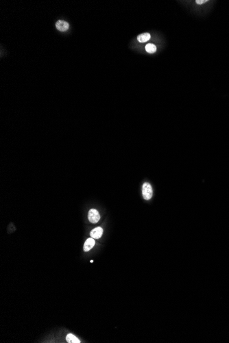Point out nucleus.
Returning <instances> with one entry per match:
<instances>
[{
  "label": "nucleus",
  "mask_w": 229,
  "mask_h": 343,
  "mask_svg": "<svg viewBox=\"0 0 229 343\" xmlns=\"http://www.w3.org/2000/svg\"><path fill=\"white\" fill-rule=\"evenodd\" d=\"M142 194H143V197H144V199H146V200H149V199H150L152 197V195H153L152 187V186L150 185V183L146 182L143 184Z\"/></svg>",
  "instance_id": "f257e3e1"
},
{
  "label": "nucleus",
  "mask_w": 229,
  "mask_h": 343,
  "mask_svg": "<svg viewBox=\"0 0 229 343\" xmlns=\"http://www.w3.org/2000/svg\"><path fill=\"white\" fill-rule=\"evenodd\" d=\"M88 219L89 221L92 223H97L100 219V214L96 209H91L89 210L88 214Z\"/></svg>",
  "instance_id": "f03ea898"
},
{
  "label": "nucleus",
  "mask_w": 229,
  "mask_h": 343,
  "mask_svg": "<svg viewBox=\"0 0 229 343\" xmlns=\"http://www.w3.org/2000/svg\"><path fill=\"white\" fill-rule=\"evenodd\" d=\"M56 27L57 30L60 32H65L69 29V25L67 21L63 20H58L56 23Z\"/></svg>",
  "instance_id": "7ed1b4c3"
},
{
  "label": "nucleus",
  "mask_w": 229,
  "mask_h": 343,
  "mask_svg": "<svg viewBox=\"0 0 229 343\" xmlns=\"http://www.w3.org/2000/svg\"><path fill=\"white\" fill-rule=\"evenodd\" d=\"M103 234V229L100 227H98L95 229H93L91 231V238H95V239H99L101 238V236Z\"/></svg>",
  "instance_id": "20e7f679"
},
{
  "label": "nucleus",
  "mask_w": 229,
  "mask_h": 343,
  "mask_svg": "<svg viewBox=\"0 0 229 343\" xmlns=\"http://www.w3.org/2000/svg\"><path fill=\"white\" fill-rule=\"evenodd\" d=\"M94 245H95L94 238H88V239L86 240L85 242V245H84V251H86V252H87V251H90L91 249L94 247Z\"/></svg>",
  "instance_id": "39448f33"
},
{
  "label": "nucleus",
  "mask_w": 229,
  "mask_h": 343,
  "mask_svg": "<svg viewBox=\"0 0 229 343\" xmlns=\"http://www.w3.org/2000/svg\"><path fill=\"white\" fill-rule=\"evenodd\" d=\"M66 340L69 343H80L81 342L79 339L76 336H75L72 334H69L66 337Z\"/></svg>",
  "instance_id": "423d86ee"
},
{
  "label": "nucleus",
  "mask_w": 229,
  "mask_h": 343,
  "mask_svg": "<svg viewBox=\"0 0 229 343\" xmlns=\"http://www.w3.org/2000/svg\"><path fill=\"white\" fill-rule=\"evenodd\" d=\"M150 39V35L149 33H144L139 35L137 37V40L140 43H145L149 41Z\"/></svg>",
  "instance_id": "0eeeda50"
},
{
  "label": "nucleus",
  "mask_w": 229,
  "mask_h": 343,
  "mask_svg": "<svg viewBox=\"0 0 229 343\" xmlns=\"http://www.w3.org/2000/svg\"><path fill=\"white\" fill-rule=\"evenodd\" d=\"M146 50L148 53H154L157 51V47L152 43H148L147 45H146Z\"/></svg>",
  "instance_id": "6e6552de"
},
{
  "label": "nucleus",
  "mask_w": 229,
  "mask_h": 343,
  "mask_svg": "<svg viewBox=\"0 0 229 343\" xmlns=\"http://www.w3.org/2000/svg\"><path fill=\"white\" fill-rule=\"evenodd\" d=\"M196 3H198V4H203V3L207 2V0H197V1H196Z\"/></svg>",
  "instance_id": "1a4fd4ad"
},
{
  "label": "nucleus",
  "mask_w": 229,
  "mask_h": 343,
  "mask_svg": "<svg viewBox=\"0 0 229 343\" xmlns=\"http://www.w3.org/2000/svg\"><path fill=\"white\" fill-rule=\"evenodd\" d=\"M90 262L93 263V260H91V261H90Z\"/></svg>",
  "instance_id": "9d476101"
}]
</instances>
